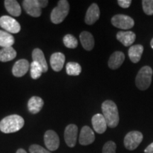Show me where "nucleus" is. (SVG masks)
Masks as SVG:
<instances>
[{
	"label": "nucleus",
	"instance_id": "nucleus-1",
	"mask_svg": "<svg viewBox=\"0 0 153 153\" xmlns=\"http://www.w3.org/2000/svg\"><path fill=\"white\" fill-rule=\"evenodd\" d=\"M101 109L107 126L111 128H116L119 123V114L116 104L111 100H106L101 105Z\"/></svg>",
	"mask_w": 153,
	"mask_h": 153
},
{
	"label": "nucleus",
	"instance_id": "nucleus-2",
	"mask_svg": "<svg viewBox=\"0 0 153 153\" xmlns=\"http://www.w3.org/2000/svg\"><path fill=\"white\" fill-rule=\"evenodd\" d=\"M24 126V119L14 114L4 118L0 121V131L4 133H11L19 131Z\"/></svg>",
	"mask_w": 153,
	"mask_h": 153
},
{
	"label": "nucleus",
	"instance_id": "nucleus-3",
	"mask_svg": "<svg viewBox=\"0 0 153 153\" xmlns=\"http://www.w3.org/2000/svg\"><path fill=\"white\" fill-rule=\"evenodd\" d=\"M153 71L150 66H144L139 70L136 78L135 85L140 90H146L152 82Z\"/></svg>",
	"mask_w": 153,
	"mask_h": 153
},
{
	"label": "nucleus",
	"instance_id": "nucleus-4",
	"mask_svg": "<svg viewBox=\"0 0 153 153\" xmlns=\"http://www.w3.org/2000/svg\"><path fill=\"white\" fill-rule=\"evenodd\" d=\"M70 11V4L66 0H60L57 6L53 9L51 14V22L53 24H58L62 23L68 15Z\"/></svg>",
	"mask_w": 153,
	"mask_h": 153
},
{
	"label": "nucleus",
	"instance_id": "nucleus-5",
	"mask_svg": "<svg viewBox=\"0 0 153 153\" xmlns=\"http://www.w3.org/2000/svg\"><path fill=\"white\" fill-rule=\"evenodd\" d=\"M48 4L47 0H24L23 7L28 14L33 17H39L41 15V9Z\"/></svg>",
	"mask_w": 153,
	"mask_h": 153
},
{
	"label": "nucleus",
	"instance_id": "nucleus-6",
	"mask_svg": "<svg viewBox=\"0 0 153 153\" xmlns=\"http://www.w3.org/2000/svg\"><path fill=\"white\" fill-rule=\"evenodd\" d=\"M143 139V135L142 133L135 131H131L126 134L124 137V145L128 150H134L142 143Z\"/></svg>",
	"mask_w": 153,
	"mask_h": 153
},
{
	"label": "nucleus",
	"instance_id": "nucleus-7",
	"mask_svg": "<svg viewBox=\"0 0 153 153\" xmlns=\"http://www.w3.org/2000/svg\"><path fill=\"white\" fill-rule=\"evenodd\" d=\"M111 23L115 27L123 30H128L135 25L134 20L131 17L124 14H117L113 16Z\"/></svg>",
	"mask_w": 153,
	"mask_h": 153
},
{
	"label": "nucleus",
	"instance_id": "nucleus-8",
	"mask_svg": "<svg viewBox=\"0 0 153 153\" xmlns=\"http://www.w3.org/2000/svg\"><path fill=\"white\" fill-rule=\"evenodd\" d=\"M0 26L9 33H17L21 30L19 23L12 17L9 16L0 17Z\"/></svg>",
	"mask_w": 153,
	"mask_h": 153
},
{
	"label": "nucleus",
	"instance_id": "nucleus-9",
	"mask_svg": "<svg viewBox=\"0 0 153 153\" xmlns=\"http://www.w3.org/2000/svg\"><path fill=\"white\" fill-rule=\"evenodd\" d=\"M44 143L48 150L55 151L58 149L60 145V139L55 131L49 130L45 132L44 135Z\"/></svg>",
	"mask_w": 153,
	"mask_h": 153
},
{
	"label": "nucleus",
	"instance_id": "nucleus-10",
	"mask_svg": "<svg viewBox=\"0 0 153 153\" xmlns=\"http://www.w3.org/2000/svg\"><path fill=\"white\" fill-rule=\"evenodd\" d=\"M78 128L74 124H70L65 130V141L70 148H74L76 143Z\"/></svg>",
	"mask_w": 153,
	"mask_h": 153
},
{
	"label": "nucleus",
	"instance_id": "nucleus-11",
	"mask_svg": "<svg viewBox=\"0 0 153 153\" xmlns=\"http://www.w3.org/2000/svg\"><path fill=\"white\" fill-rule=\"evenodd\" d=\"M95 140L94 131L89 126H84L81 130L79 142L82 145H88L92 143Z\"/></svg>",
	"mask_w": 153,
	"mask_h": 153
},
{
	"label": "nucleus",
	"instance_id": "nucleus-12",
	"mask_svg": "<svg viewBox=\"0 0 153 153\" xmlns=\"http://www.w3.org/2000/svg\"><path fill=\"white\" fill-rule=\"evenodd\" d=\"M91 123L94 131L99 134L104 133L106 131L107 123L104 116L102 114H97L91 118Z\"/></svg>",
	"mask_w": 153,
	"mask_h": 153
},
{
	"label": "nucleus",
	"instance_id": "nucleus-13",
	"mask_svg": "<svg viewBox=\"0 0 153 153\" xmlns=\"http://www.w3.org/2000/svg\"><path fill=\"white\" fill-rule=\"evenodd\" d=\"M29 67L30 65L28 60L25 59L19 60L15 62L14 65L13 66L12 73L15 76L21 77L26 74V72L28 71Z\"/></svg>",
	"mask_w": 153,
	"mask_h": 153
},
{
	"label": "nucleus",
	"instance_id": "nucleus-14",
	"mask_svg": "<svg viewBox=\"0 0 153 153\" xmlns=\"http://www.w3.org/2000/svg\"><path fill=\"white\" fill-rule=\"evenodd\" d=\"M100 16V10L97 4H92L87 9L85 16V23L88 25L94 24Z\"/></svg>",
	"mask_w": 153,
	"mask_h": 153
},
{
	"label": "nucleus",
	"instance_id": "nucleus-15",
	"mask_svg": "<svg viewBox=\"0 0 153 153\" xmlns=\"http://www.w3.org/2000/svg\"><path fill=\"white\" fill-rule=\"evenodd\" d=\"M116 38L124 46H131L135 41L136 36L133 31H119L116 34Z\"/></svg>",
	"mask_w": 153,
	"mask_h": 153
},
{
	"label": "nucleus",
	"instance_id": "nucleus-16",
	"mask_svg": "<svg viewBox=\"0 0 153 153\" xmlns=\"http://www.w3.org/2000/svg\"><path fill=\"white\" fill-rule=\"evenodd\" d=\"M65 57L62 53H55L51 57V65L54 71L59 72L64 66Z\"/></svg>",
	"mask_w": 153,
	"mask_h": 153
},
{
	"label": "nucleus",
	"instance_id": "nucleus-17",
	"mask_svg": "<svg viewBox=\"0 0 153 153\" xmlns=\"http://www.w3.org/2000/svg\"><path fill=\"white\" fill-rule=\"evenodd\" d=\"M125 60V55L120 51H116L111 55L108 60V67L112 70L119 68Z\"/></svg>",
	"mask_w": 153,
	"mask_h": 153
},
{
	"label": "nucleus",
	"instance_id": "nucleus-18",
	"mask_svg": "<svg viewBox=\"0 0 153 153\" xmlns=\"http://www.w3.org/2000/svg\"><path fill=\"white\" fill-rule=\"evenodd\" d=\"M80 41H81L82 47L86 51H91L94 46V39L92 34L88 31L82 32L79 36Z\"/></svg>",
	"mask_w": 153,
	"mask_h": 153
},
{
	"label": "nucleus",
	"instance_id": "nucleus-19",
	"mask_svg": "<svg viewBox=\"0 0 153 153\" xmlns=\"http://www.w3.org/2000/svg\"><path fill=\"white\" fill-rule=\"evenodd\" d=\"M144 48L142 45H134L130 47L128 50V56L132 62L137 63L140 60Z\"/></svg>",
	"mask_w": 153,
	"mask_h": 153
},
{
	"label": "nucleus",
	"instance_id": "nucleus-20",
	"mask_svg": "<svg viewBox=\"0 0 153 153\" xmlns=\"http://www.w3.org/2000/svg\"><path fill=\"white\" fill-rule=\"evenodd\" d=\"M44 101L41 97H32L28 102V108L33 114H38L43 108Z\"/></svg>",
	"mask_w": 153,
	"mask_h": 153
},
{
	"label": "nucleus",
	"instance_id": "nucleus-21",
	"mask_svg": "<svg viewBox=\"0 0 153 153\" xmlns=\"http://www.w3.org/2000/svg\"><path fill=\"white\" fill-rule=\"evenodd\" d=\"M32 58L34 62H36L41 68H43V72H46L48 71V64L45 60V56H44L43 52L39 48H36L33 50V53H32Z\"/></svg>",
	"mask_w": 153,
	"mask_h": 153
},
{
	"label": "nucleus",
	"instance_id": "nucleus-22",
	"mask_svg": "<svg viewBox=\"0 0 153 153\" xmlns=\"http://www.w3.org/2000/svg\"><path fill=\"white\" fill-rule=\"evenodd\" d=\"M4 6L7 11L14 16H19L22 13V9L18 1L15 0H5Z\"/></svg>",
	"mask_w": 153,
	"mask_h": 153
},
{
	"label": "nucleus",
	"instance_id": "nucleus-23",
	"mask_svg": "<svg viewBox=\"0 0 153 153\" xmlns=\"http://www.w3.org/2000/svg\"><path fill=\"white\" fill-rule=\"evenodd\" d=\"M16 57V51L12 47L4 48L0 50V61L8 62L14 60Z\"/></svg>",
	"mask_w": 153,
	"mask_h": 153
},
{
	"label": "nucleus",
	"instance_id": "nucleus-24",
	"mask_svg": "<svg viewBox=\"0 0 153 153\" xmlns=\"http://www.w3.org/2000/svg\"><path fill=\"white\" fill-rule=\"evenodd\" d=\"M14 43V38L8 32L0 30V47H11Z\"/></svg>",
	"mask_w": 153,
	"mask_h": 153
},
{
	"label": "nucleus",
	"instance_id": "nucleus-25",
	"mask_svg": "<svg viewBox=\"0 0 153 153\" xmlns=\"http://www.w3.org/2000/svg\"><path fill=\"white\" fill-rule=\"evenodd\" d=\"M66 72L69 75L77 76L81 73L82 68L78 63L70 62L66 65Z\"/></svg>",
	"mask_w": 153,
	"mask_h": 153
},
{
	"label": "nucleus",
	"instance_id": "nucleus-26",
	"mask_svg": "<svg viewBox=\"0 0 153 153\" xmlns=\"http://www.w3.org/2000/svg\"><path fill=\"white\" fill-rule=\"evenodd\" d=\"M30 75L33 79H37L43 72V68L38 63L33 61L30 64Z\"/></svg>",
	"mask_w": 153,
	"mask_h": 153
},
{
	"label": "nucleus",
	"instance_id": "nucleus-27",
	"mask_svg": "<svg viewBox=\"0 0 153 153\" xmlns=\"http://www.w3.org/2000/svg\"><path fill=\"white\" fill-rule=\"evenodd\" d=\"M63 43H64V45L67 48L72 49L75 48L77 47L78 45L76 38L74 36L70 35V34H68L63 38Z\"/></svg>",
	"mask_w": 153,
	"mask_h": 153
},
{
	"label": "nucleus",
	"instance_id": "nucleus-28",
	"mask_svg": "<svg viewBox=\"0 0 153 153\" xmlns=\"http://www.w3.org/2000/svg\"><path fill=\"white\" fill-rule=\"evenodd\" d=\"M143 9L147 15H153V0H143Z\"/></svg>",
	"mask_w": 153,
	"mask_h": 153
},
{
	"label": "nucleus",
	"instance_id": "nucleus-29",
	"mask_svg": "<svg viewBox=\"0 0 153 153\" xmlns=\"http://www.w3.org/2000/svg\"><path fill=\"white\" fill-rule=\"evenodd\" d=\"M116 145L113 141H108L103 147L102 153H116Z\"/></svg>",
	"mask_w": 153,
	"mask_h": 153
},
{
	"label": "nucleus",
	"instance_id": "nucleus-30",
	"mask_svg": "<svg viewBox=\"0 0 153 153\" xmlns=\"http://www.w3.org/2000/svg\"><path fill=\"white\" fill-rule=\"evenodd\" d=\"M29 151L30 153H51L38 145H32L29 148Z\"/></svg>",
	"mask_w": 153,
	"mask_h": 153
},
{
	"label": "nucleus",
	"instance_id": "nucleus-31",
	"mask_svg": "<svg viewBox=\"0 0 153 153\" xmlns=\"http://www.w3.org/2000/svg\"><path fill=\"white\" fill-rule=\"evenodd\" d=\"M132 3L131 0H118V4L120 7L123 9H127L131 6Z\"/></svg>",
	"mask_w": 153,
	"mask_h": 153
},
{
	"label": "nucleus",
	"instance_id": "nucleus-32",
	"mask_svg": "<svg viewBox=\"0 0 153 153\" xmlns=\"http://www.w3.org/2000/svg\"><path fill=\"white\" fill-rule=\"evenodd\" d=\"M145 153H153V143H151L145 148L144 151Z\"/></svg>",
	"mask_w": 153,
	"mask_h": 153
},
{
	"label": "nucleus",
	"instance_id": "nucleus-33",
	"mask_svg": "<svg viewBox=\"0 0 153 153\" xmlns=\"http://www.w3.org/2000/svg\"><path fill=\"white\" fill-rule=\"evenodd\" d=\"M16 153H27V152H26V151L24 150V149L21 148V149H19V150L16 151Z\"/></svg>",
	"mask_w": 153,
	"mask_h": 153
},
{
	"label": "nucleus",
	"instance_id": "nucleus-34",
	"mask_svg": "<svg viewBox=\"0 0 153 153\" xmlns=\"http://www.w3.org/2000/svg\"><path fill=\"white\" fill-rule=\"evenodd\" d=\"M150 45H151V47H152V48L153 49V38H152V39L151 40V42H150Z\"/></svg>",
	"mask_w": 153,
	"mask_h": 153
}]
</instances>
